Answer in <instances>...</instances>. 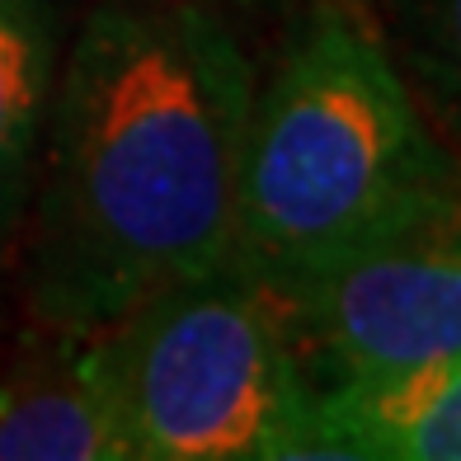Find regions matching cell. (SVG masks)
Segmentation results:
<instances>
[{
    "label": "cell",
    "instance_id": "1",
    "mask_svg": "<svg viewBox=\"0 0 461 461\" xmlns=\"http://www.w3.org/2000/svg\"><path fill=\"white\" fill-rule=\"evenodd\" d=\"M255 71L203 0H104L57 61L29 184V306L99 334L230 264Z\"/></svg>",
    "mask_w": 461,
    "mask_h": 461
},
{
    "label": "cell",
    "instance_id": "2",
    "mask_svg": "<svg viewBox=\"0 0 461 461\" xmlns=\"http://www.w3.org/2000/svg\"><path fill=\"white\" fill-rule=\"evenodd\" d=\"M456 165L367 0H311L249 99L230 264L292 292Z\"/></svg>",
    "mask_w": 461,
    "mask_h": 461
},
{
    "label": "cell",
    "instance_id": "3",
    "mask_svg": "<svg viewBox=\"0 0 461 461\" xmlns=\"http://www.w3.org/2000/svg\"><path fill=\"white\" fill-rule=\"evenodd\" d=\"M137 461L311 456L316 382L278 287L221 264L95 334Z\"/></svg>",
    "mask_w": 461,
    "mask_h": 461
},
{
    "label": "cell",
    "instance_id": "4",
    "mask_svg": "<svg viewBox=\"0 0 461 461\" xmlns=\"http://www.w3.org/2000/svg\"><path fill=\"white\" fill-rule=\"evenodd\" d=\"M283 297L302 358L330 382L461 358V165Z\"/></svg>",
    "mask_w": 461,
    "mask_h": 461
},
{
    "label": "cell",
    "instance_id": "5",
    "mask_svg": "<svg viewBox=\"0 0 461 461\" xmlns=\"http://www.w3.org/2000/svg\"><path fill=\"white\" fill-rule=\"evenodd\" d=\"M311 456L461 461V358L316 386Z\"/></svg>",
    "mask_w": 461,
    "mask_h": 461
},
{
    "label": "cell",
    "instance_id": "6",
    "mask_svg": "<svg viewBox=\"0 0 461 461\" xmlns=\"http://www.w3.org/2000/svg\"><path fill=\"white\" fill-rule=\"evenodd\" d=\"M48 334V358L0 386V461H128L95 334Z\"/></svg>",
    "mask_w": 461,
    "mask_h": 461
},
{
    "label": "cell",
    "instance_id": "7",
    "mask_svg": "<svg viewBox=\"0 0 461 461\" xmlns=\"http://www.w3.org/2000/svg\"><path fill=\"white\" fill-rule=\"evenodd\" d=\"M52 86H57L52 0H0V236L24 212Z\"/></svg>",
    "mask_w": 461,
    "mask_h": 461
},
{
    "label": "cell",
    "instance_id": "8",
    "mask_svg": "<svg viewBox=\"0 0 461 461\" xmlns=\"http://www.w3.org/2000/svg\"><path fill=\"white\" fill-rule=\"evenodd\" d=\"M433 132L461 151V0H367Z\"/></svg>",
    "mask_w": 461,
    "mask_h": 461
},
{
    "label": "cell",
    "instance_id": "9",
    "mask_svg": "<svg viewBox=\"0 0 461 461\" xmlns=\"http://www.w3.org/2000/svg\"><path fill=\"white\" fill-rule=\"evenodd\" d=\"M456 156H461V151H456Z\"/></svg>",
    "mask_w": 461,
    "mask_h": 461
}]
</instances>
